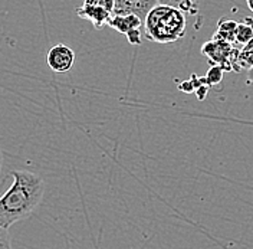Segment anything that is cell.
I'll use <instances>...</instances> for the list:
<instances>
[{
	"instance_id": "obj_14",
	"label": "cell",
	"mask_w": 253,
	"mask_h": 249,
	"mask_svg": "<svg viewBox=\"0 0 253 249\" xmlns=\"http://www.w3.org/2000/svg\"><path fill=\"white\" fill-rule=\"evenodd\" d=\"M0 249H12L9 229L4 228H0Z\"/></svg>"
},
{
	"instance_id": "obj_13",
	"label": "cell",
	"mask_w": 253,
	"mask_h": 249,
	"mask_svg": "<svg viewBox=\"0 0 253 249\" xmlns=\"http://www.w3.org/2000/svg\"><path fill=\"white\" fill-rule=\"evenodd\" d=\"M84 4H89L94 7L108 10L114 15V0H84Z\"/></svg>"
},
{
	"instance_id": "obj_6",
	"label": "cell",
	"mask_w": 253,
	"mask_h": 249,
	"mask_svg": "<svg viewBox=\"0 0 253 249\" xmlns=\"http://www.w3.org/2000/svg\"><path fill=\"white\" fill-rule=\"evenodd\" d=\"M107 26L123 35H126L132 31H141L144 22L135 15H112Z\"/></svg>"
},
{
	"instance_id": "obj_7",
	"label": "cell",
	"mask_w": 253,
	"mask_h": 249,
	"mask_svg": "<svg viewBox=\"0 0 253 249\" xmlns=\"http://www.w3.org/2000/svg\"><path fill=\"white\" fill-rule=\"evenodd\" d=\"M77 15L81 16L82 19L89 20L96 29H99V28H102V26H105L108 23L112 13L108 12V10H104V9H99V7H94V6L82 3L77 9Z\"/></svg>"
},
{
	"instance_id": "obj_3",
	"label": "cell",
	"mask_w": 253,
	"mask_h": 249,
	"mask_svg": "<svg viewBox=\"0 0 253 249\" xmlns=\"http://www.w3.org/2000/svg\"><path fill=\"white\" fill-rule=\"evenodd\" d=\"M232 52H233L232 44L220 41V39H214V38L207 41L202 47V53L209 59V63L219 66L224 72L232 71V65H230Z\"/></svg>"
},
{
	"instance_id": "obj_10",
	"label": "cell",
	"mask_w": 253,
	"mask_h": 249,
	"mask_svg": "<svg viewBox=\"0 0 253 249\" xmlns=\"http://www.w3.org/2000/svg\"><path fill=\"white\" fill-rule=\"evenodd\" d=\"M239 68H240V71L242 69L249 71L251 68H253V39L240 48V50H239Z\"/></svg>"
},
{
	"instance_id": "obj_5",
	"label": "cell",
	"mask_w": 253,
	"mask_h": 249,
	"mask_svg": "<svg viewBox=\"0 0 253 249\" xmlns=\"http://www.w3.org/2000/svg\"><path fill=\"white\" fill-rule=\"evenodd\" d=\"M158 0H114V15H135L142 22Z\"/></svg>"
},
{
	"instance_id": "obj_12",
	"label": "cell",
	"mask_w": 253,
	"mask_h": 249,
	"mask_svg": "<svg viewBox=\"0 0 253 249\" xmlns=\"http://www.w3.org/2000/svg\"><path fill=\"white\" fill-rule=\"evenodd\" d=\"M223 74H224V71L219 68V66H214V65H211L210 68H209V71L206 72V77L205 82L207 87H213V85H217V84H220L221 79H223Z\"/></svg>"
},
{
	"instance_id": "obj_2",
	"label": "cell",
	"mask_w": 253,
	"mask_h": 249,
	"mask_svg": "<svg viewBox=\"0 0 253 249\" xmlns=\"http://www.w3.org/2000/svg\"><path fill=\"white\" fill-rule=\"evenodd\" d=\"M187 19L183 12L170 6L157 4L144 19V35L157 44H173L184 38Z\"/></svg>"
},
{
	"instance_id": "obj_9",
	"label": "cell",
	"mask_w": 253,
	"mask_h": 249,
	"mask_svg": "<svg viewBox=\"0 0 253 249\" xmlns=\"http://www.w3.org/2000/svg\"><path fill=\"white\" fill-rule=\"evenodd\" d=\"M158 4L170 6L174 9H178L184 15H196L199 12L200 0H158Z\"/></svg>"
},
{
	"instance_id": "obj_20",
	"label": "cell",
	"mask_w": 253,
	"mask_h": 249,
	"mask_svg": "<svg viewBox=\"0 0 253 249\" xmlns=\"http://www.w3.org/2000/svg\"><path fill=\"white\" fill-rule=\"evenodd\" d=\"M1 166H3V153H1V149H0V171H1Z\"/></svg>"
},
{
	"instance_id": "obj_19",
	"label": "cell",
	"mask_w": 253,
	"mask_h": 249,
	"mask_svg": "<svg viewBox=\"0 0 253 249\" xmlns=\"http://www.w3.org/2000/svg\"><path fill=\"white\" fill-rule=\"evenodd\" d=\"M246 3H248V7L253 12V0H246Z\"/></svg>"
},
{
	"instance_id": "obj_18",
	"label": "cell",
	"mask_w": 253,
	"mask_h": 249,
	"mask_svg": "<svg viewBox=\"0 0 253 249\" xmlns=\"http://www.w3.org/2000/svg\"><path fill=\"white\" fill-rule=\"evenodd\" d=\"M248 81L253 84V68H251V69L248 71Z\"/></svg>"
},
{
	"instance_id": "obj_17",
	"label": "cell",
	"mask_w": 253,
	"mask_h": 249,
	"mask_svg": "<svg viewBox=\"0 0 253 249\" xmlns=\"http://www.w3.org/2000/svg\"><path fill=\"white\" fill-rule=\"evenodd\" d=\"M243 20L252 28V31H253V17H251V16H246V17H243Z\"/></svg>"
},
{
	"instance_id": "obj_16",
	"label": "cell",
	"mask_w": 253,
	"mask_h": 249,
	"mask_svg": "<svg viewBox=\"0 0 253 249\" xmlns=\"http://www.w3.org/2000/svg\"><path fill=\"white\" fill-rule=\"evenodd\" d=\"M209 88H210V87H207V85H202L199 90H196V94H197L199 100H205L206 95L209 93Z\"/></svg>"
},
{
	"instance_id": "obj_15",
	"label": "cell",
	"mask_w": 253,
	"mask_h": 249,
	"mask_svg": "<svg viewBox=\"0 0 253 249\" xmlns=\"http://www.w3.org/2000/svg\"><path fill=\"white\" fill-rule=\"evenodd\" d=\"M131 45H141V31H132L126 35Z\"/></svg>"
},
{
	"instance_id": "obj_4",
	"label": "cell",
	"mask_w": 253,
	"mask_h": 249,
	"mask_svg": "<svg viewBox=\"0 0 253 249\" xmlns=\"http://www.w3.org/2000/svg\"><path fill=\"white\" fill-rule=\"evenodd\" d=\"M74 62H75V52L66 45H55L47 52V66L56 74H63V72L71 71Z\"/></svg>"
},
{
	"instance_id": "obj_11",
	"label": "cell",
	"mask_w": 253,
	"mask_h": 249,
	"mask_svg": "<svg viewBox=\"0 0 253 249\" xmlns=\"http://www.w3.org/2000/svg\"><path fill=\"white\" fill-rule=\"evenodd\" d=\"M253 39V31L252 28L245 22V20H242V22H239L237 23V28H236V44L239 45H246L248 42H251Z\"/></svg>"
},
{
	"instance_id": "obj_1",
	"label": "cell",
	"mask_w": 253,
	"mask_h": 249,
	"mask_svg": "<svg viewBox=\"0 0 253 249\" xmlns=\"http://www.w3.org/2000/svg\"><path fill=\"white\" fill-rule=\"evenodd\" d=\"M13 183L0 198V228L9 229L17 222L33 215L43 200L45 180L29 170H12Z\"/></svg>"
},
{
	"instance_id": "obj_8",
	"label": "cell",
	"mask_w": 253,
	"mask_h": 249,
	"mask_svg": "<svg viewBox=\"0 0 253 249\" xmlns=\"http://www.w3.org/2000/svg\"><path fill=\"white\" fill-rule=\"evenodd\" d=\"M236 28L237 22L233 19H226L223 17L217 23V31L214 33V39H220L224 42H229L233 45V42H236Z\"/></svg>"
}]
</instances>
